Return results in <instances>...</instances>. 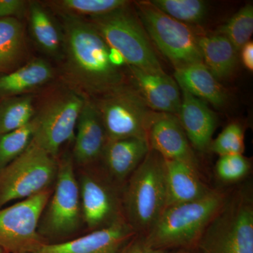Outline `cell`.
<instances>
[{"instance_id":"6da1fadb","label":"cell","mask_w":253,"mask_h":253,"mask_svg":"<svg viewBox=\"0 0 253 253\" xmlns=\"http://www.w3.org/2000/svg\"><path fill=\"white\" fill-rule=\"evenodd\" d=\"M65 78L71 89L98 99L129 85L123 68L110 59L111 47L84 18L61 15Z\"/></svg>"},{"instance_id":"7a4b0ae2","label":"cell","mask_w":253,"mask_h":253,"mask_svg":"<svg viewBox=\"0 0 253 253\" xmlns=\"http://www.w3.org/2000/svg\"><path fill=\"white\" fill-rule=\"evenodd\" d=\"M223 191L212 189L202 199L168 206L154 225L139 236L146 246L163 251H192L225 201Z\"/></svg>"},{"instance_id":"3957f363","label":"cell","mask_w":253,"mask_h":253,"mask_svg":"<svg viewBox=\"0 0 253 253\" xmlns=\"http://www.w3.org/2000/svg\"><path fill=\"white\" fill-rule=\"evenodd\" d=\"M123 189L124 217L138 236L144 235L167 206L164 158L150 149Z\"/></svg>"},{"instance_id":"277c9868","label":"cell","mask_w":253,"mask_h":253,"mask_svg":"<svg viewBox=\"0 0 253 253\" xmlns=\"http://www.w3.org/2000/svg\"><path fill=\"white\" fill-rule=\"evenodd\" d=\"M204 253H253V193L246 184L226 195L196 249Z\"/></svg>"},{"instance_id":"5b68a950","label":"cell","mask_w":253,"mask_h":253,"mask_svg":"<svg viewBox=\"0 0 253 253\" xmlns=\"http://www.w3.org/2000/svg\"><path fill=\"white\" fill-rule=\"evenodd\" d=\"M129 5L86 20L111 49L121 54L126 66L152 72L164 71L147 33Z\"/></svg>"},{"instance_id":"8992f818","label":"cell","mask_w":253,"mask_h":253,"mask_svg":"<svg viewBox=\"0 0 253 253\" xmlns=\"http://www.w3.org/2000/svg\"><path fill=\"white\" fill-rule=\"evenodd\" d=\"M134 5L150 41L175 69L203 63L199 35L192 27L168 16L150 1H135Z\"/></svg>"},{"instance_id":"52a82bcc","label":"cell","mask_w":253,"mask_h":253,"mask_svg":"<svg viewBox=\"0 0 253 253\" xmlns=\"http://www.w3.org/2000/svg\"><path fill=\"white\" fill-rule=\"evenodd\" d=\"M59 161L33 140L22 154L0 170V208L52 189Z\"/></svg>"},{"instance_id":"ba28073f","label":"cell","mask_w":253,"mask_h":253,"mask_svg":"<svg viewBox=\"0 0 253 253\" xmlns=\"http://www.w3.org/2000/svg\"><path fill=\"white\" fill-rule=\"evenodd\" d=\"M72 156L59 161L52 194L38 225V233L47 241L66 239L81 229L83 221L79 184Z\"/></svg>"},{"instance_id":"9c48e42d","label":"cell","mask_w":253,"mask_h":253,"mask_svg":"<svg viewBox=\"0 0 253 253\" xmlns=\"http://www.w3.org/2000/svg\"><path fill=\"white\" fill-rule=\"evenodd\" d=\"M52 191L0 208V249L5 253H34L48 244L38 233V225Z\"/></svg>"},{"instance_id":"30bf717a","label":"cell","mask_w":253,"mask_h":253,"mask_svg":"<svg viewBox=\"0 0 253 253\" xmlns=\"http://www.w3.org/2000/svg\"><path fill=\"white\" fill-rule=\"evenodd\" d=\"M93 100L102 118L108 141L128 137L147 139L155 111L134 86H123Z\"/></svg>"},{"instance_id":"8fae6325","label":"cell","mask_w":253,"mask_h":253,"mask_svg":"<svg viewBox=\"0 0 253 253\" xmlns=\"http://www.w3.org/2000/svg\"><path fill=\"white\" fill-rule=\"evenodd\" d=\"M86 99L71 88L53 96L35 115L36 129L33 141L57 158L61 146L74 139L78 117Z\"/></svg>"},{"instance_id":"7c38bea8","label":"cell","mask_w":253,"mask_h":253,"mask_svg":"<svg viewBox=\"0 0 253 253\" xmlns=\"http://www.w3.org/2000/svg\"><path fill=\"white\" fill-rule=\"evenodd\" d=\"M78 180L83 221L89 230L106 227L125 217L121 187L107 176L84 172Z\"/></svg>"},{"instance_id":"4fadbf2b","label":"cell","mask_w":253,"mask_h":253,"mask_svg":"<svg viewBox=\"0 0 253 253\" xmlns=\"http://www.w3.org/2000/svg\"><path fill=\"white\" fill-rule=\"evenodd\" d=\"M137 236L124 217L81 237L43 245L34 253H120Z\"/></svg>"},{"instance_id":"5bb4252c","label":"cell","mask_w":253,"mask_h":253,"mask_svg":"<svg viewBox=\"0 0 253 253\" xmlns=\"http://www.w3.org/2000/svg\"><path fill=\"white\" fill-rule=\"evenodd\" d=\"M150 149L165 160L188 163L199 169V160L176 115L155 112L147 131Z\"/></svg>"},{"instance_id":"9a60e30c","label":"cell","mask_w":253,"mask_h":253,"mask_svg":"<svg viewBox=\"0 0 253 253\" xmlns=\"http://www.w3.org/2000/svg\"><path fill=\"white\" fill-rule=\"evenodd\" d=\"M133 85L153 111L177 116L181 90L175 80L165 71L152 72L126 66Z\"/></svg>"},{"instance_id":"2e32d148","label":"cell","mask_w":253,"mask_h":253,"mask_svg":"<svg viewBox=\"0 0 253 253\" xmlns=\"http://www.w3.org/2000/svg\"><path fill=\"white\" fill-rule=\"evenodd\" d=\"M76 128L73 162L79 166H89L101 159L108 141L102 118L94 100L86 98Z\"/></svg>"},{"instance_id":"e0dca14e","label":"cell","mask_w":253,"mask_h":253,"mask_svg":"<svg viewBox=\"0 0 253 253\" xmlns=\"http://www.w3.org/2000/svg\"><path fill=\"white\" fill-rule=\"evenodd\" d=\"M181 102L177 114L181 126L193 149L200 152L209 151L217 126V116L207 103L180 89Z\"/></svg>"},{"instance_id":"ac0fdd59","label":"cell","mask_w":253,"mask_h":253,"mask_svg":"<svg viewBox=\"0 0 253 253\" xmlns=\"http://www.w3.org/2000/svg\"><path fill=\"white\" fill-rule=\"evenodd\" d=\"M150 151L147 139L128 137L107 141L101 159L110 180L124 186Z\"/></svg>"},{"instance_id":"d6986e66","label":"cell","mask_w":253,"mask_h":253,"mask_svg":"<svg viewBox=\"0 0 253 253\" xmlns=\"http://www.w3.org/2000/svg\"><path fill=\"white\" fill-rule=\"evenodd\" d=\"M166 161L167 206L185 204L202 199L211 191L201 178L200 171L188 163Z\"/></svg>"},{"instance_id":"ffe728a7","label":"cell","mask_w":253,"mask_h":253,"mask_svg":"<svg viewBox=\"0 0 253 253\" xmlns=\"http://www.w3.org/2000/svg\"><path fill=\"white\" fill-rule=\"evenodd\" d=\"M174 79L180 89H185L214 107L222 108L227 104V91L204 63L175 69Z\"/></svg>"},{"instance_id":"44dd1931","label":"cell","mask_w":253,"mask_h":253,"mask_svg":"<svg viewBox=\"0 0 253 253\" xmlns=\"http://www.w3.org/2000/svg\"><path fill=\"white\" fill-rule=\"evenodd\" d=\"M199 46L203 63L218 81H224L234 75L239 52L225 36L216 33L199 35Z\"/></svg>"},{"instance_id":"7402d4cb","label":"cell","mask_w":253,"mask_h":253,"mask_svg":"<svg viewBox=\"0 0 253 253\" xmlns=\"http://www.w3.org/2000/svg\"><path fill=\"white\" fill-rule=\"evenodd\" d=\"M54 78V71L47 61L33 60L24 66L0 76V99L26 95L46 84Z\"/></svg>"},{"instance_id":"603a6c76","label":"cell","mask_w":253,"mask_h":253,"mask_svg":"<svg viewBox=\"0 0 253 253\" xmlns=\"http://www.w3.org/2000/svg\"><path fill=\"white\" fill-rule=\"evenodd\" d=\"M22 23L16 18H0V74H7L22 59L25 51Z\"/></svg>"},{"instance_id":"cb8c5ba5","label":"cell","mask_w":253,"mask_h":253,"mask_svg":"<svg viewBox=\"0 0 253 253\" xmlns=\"http://www.w3.org/2000/svg\"><path fill=\"white\" fill-rule=\"evenodd\" d=\"M30 26L37 44L52 56L59 54L63 45V32L45 8L37 1L29 4Z\"/></svg>"},{"instance_id":"d4e9b609","label":"cell","mask_w":253,"mask_h":253,"mask_svg":"<svg viewBox=\"0 0 253 253\" xmlns=\"http://www.w3.org/2000/svg\"><path fill=\"white\" fill-rule=\"evenodd\" d=\"M130 4L126 0H56L47 1L60 15L87 18L98 17Z\"/></svg>"},{"instance_id":"484cf974","label":"cell","mask_w":253,"mask_h":253,"mask_svg":"<svg viewBox=\"0 0 253 253\" xmlns=\"http://www.w3.org/2000/svg\"><path fill=\"white\" fill-rule=\"evenodd\" d=\"M35 115L33 98L31 95L0 99V135L26 126Z\"/></svg>"},{"instance_id":"4316f807","label":"cell","mask_w":253,"mask_h":253,"mask_svg":"<svg viewBox=\"0 0 253 253\" xmlns=\"http://www.w3.org/2000/svg\"><path fill=\"white\" fill-rule=\"evenodd\" d=\"M150 1L168 16L189 26L202 23L208 14V4L202 0H152Z\"/></svg>"},{"instance_id":"83f0119b","label":"cell","mask_w":253,"mask_h":253,"mask_svg":"<svg viewBox=\"0 0 253 253\" xmlns=\"http://www.w3.org/2000/svg\"><path fill=\"white\" fill-rule=\"evenodd\" d=\"M225 36L240 51L251 41L253 33V6L249 3L243 6L215 32Z\"/></svg>"},{"instance_id":"f1b7e54d","label":"cell","mask_w":253,"mask_h":253,"mask_svg":"<svg viewBox=\"0 0 253 253\" xmlns=\"http://www.w3.org/2000/svg\"><path fill=\"white\" fill-rule=\"evenodd\" d=\"M34 118L22 127L0 135V170L24 152L36 131Z\"/></svg>"},{"instance_id":"f546056e","label":"cell","mask_w":253,"mask_h":253,"mask_svg":"<svg viewBox=\"0 0 253 253\" xmlns=\"http://www.w3.org/2000/svg\"><path fill=\"white\" fill-rule=\"evenodd\" d=\"M210 151L219 155V157L227 155L244 154L245 131L239 123H231L212 141Z\"/></svg>"},{"instance_id":"4dcf8cb0","label":"cell","mask_w":253,"mask_h":253,"mask_svg":"<svg viewBox=\"0 0 253 253\" xmlns=\"http://www.w3.org/2000/svg\"><path fill=\"white\" fill-rule=\"evenodd\" d=\"M251 163L244 154L220 156L215 165V174L222 182L231 184L243 180L251 172Z\"/></svg>"},{"instance_id":"1f68e13d","label":"cell","mask_w":253,"mask_h":253,"mask_svg":"<svg viewBox=\"0 0 253 253\" xmlns=\"http://www.w3.org/2000/svg\"><path fill=\"white\" fill-rule=\"evenodd\" d=\"M28 2L23 0H0V18H17L27 8Z\"/></svg>"},{"instance_id":"d6a6232c","label":"cell","mask_w":253,"mask_h":253,"mask_svg":"<svg viewBox=\"0 0 253 253\" xmlns=\"http://www.w3.org/2000/svg\"><path fill=\"white\" fill-rule=\"evenodd\" d=\"M188 251H163L146 246L140 236H137L120 253H186Z\"/></svg>"},{"instance_id":"836d02e7","label":"cell","mask_w":253,"mask_h":253,"mask_svg":"<svg viewBox=\"0 0 253 253\" xmlns=\"http://www.w3.org/2000/svg\"><path fill=\"white\" fill-rule=\"evenodd\" d=\"M239 52H241V61L245 67L249 71H253V43L250 41L245 44Z\"/></svg>"},{"instance_id":"e575fe53","label":"cell","mask_w":253,"mask_h":253,"mask_svg":"<svg viewBox=\"0 0 253 253\" xmlns=\"http://www.w3.org/2000/svg\"><path fill=\"white\" fill-rule=\"evenodd\" d=\"M186 253H204L201 252V251H199V250L194 249V250H192V251H186Z\"/></svg>"},{"instance_id":"d590c367","label":"cell","mask_w":253,"mask_h":253,"mask_svg":"<svg viewBox=\"0 0 253 253\" xmlns=\"http://www.w3.org/2000/svg\"><path fill=\"white\" fill-rule=\"evenodd\" d=\"M0 253H5L4 252V251H3V250H1V249H0Z\"/></svg>"}]
</instances>
